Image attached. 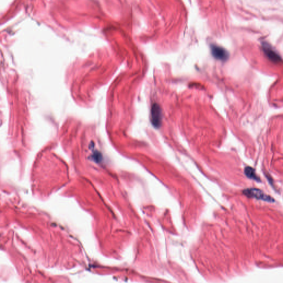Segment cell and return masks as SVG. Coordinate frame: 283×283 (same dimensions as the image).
<instances>
[{
  "label": "cell",
  "mask_w": 283,
  "mask_h": 283,
  "mask_svg": "<svg viewBox=\"0 0 283 283\" xmlns=\"http://www.w3.org/2000/svg\"><path fill=\"white\" fill-rule=\"evenodd\" d=\"M243 194L248 197H253L256 199L271 202H274V200L272 197L265 194L262 190L259 189L255 188L246 189L243 191Z\"/></svg>",
  "instance_id": "cell-1"
},
{
  "label": "cell",
  "mask_w": 283,
  "mask_h": 283,
  "mask_svg": "<svg viewBox=\"0 0 283 283\" xmlns=\"http://www.w3.org/2000/svg\"><path fill=\"white\" fill-rule=\"evenodd\" d=\"M262 46L264 52L266 54L267 57H269L271 61L278 62L281 60V57L279 56L278 54L275 52V50L271 48L268 44H267L266 43H263Z\"/></svg>",
  "instance_id": "cell-4"
},
{
  "label": "cell",
  "mask_w": 283,
  "mask_h": 283,
  "mask_svg": "<svg viewBox=\"0 0 283 283\" xmlns=\"http://www.w3.org/2000/svg\"><path fill=\"white\" fill-rule=\"evenodd\" d=\"M244 173L247 177L250 179H253L257 181H260V179L256 174L255 170L250 167H247L244 169Z\"/></svg>",
  "instance_id": "cell-5"
},
{
  "label": "cell",
  "mask_w": 283,
  "mask_h": 283,
  "mask_svg": "<svg viewBox=\"0 0 283 283\" xmlns=\"http://www.w3.org/2000/svg\"><path fill=\"white\" fill-rule=\"evenodd\" d=\"M151 121L153 126L156 128L160 127L162 122V112L160 106L154 103L151 108Z\"/></svg>",
  "instance_id": "cell-2"
},
{
  "label": "cell",
  "mask_w": 283,
  "mask_h": 283,
  "mask_svg": "<svg viewBox=\"0 0 283 283\" xmlns=\"http://www.w3.org/2000/svg\"><path fill=\"white\" fill-rule=\"evenodd\" d=\"M210 47L211 54L215 59L221 61H226L228 59L229 53L225 48L215 44L211 45Z\"/></svg>",
  "instance_id": "cell-3"
}]
</instances>
